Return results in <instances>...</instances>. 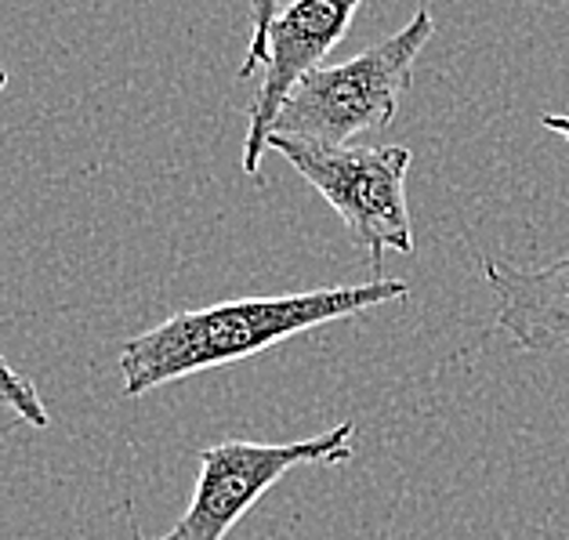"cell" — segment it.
Wrapping results in <instances>:
<instances>
[{
  "label": "cell",
  "mask_w": 569,
  "mask_h": 540,
  "mask_svg": "<svg viewBox=\"0 0 569 540\" xmlns=\"http://www.w3.org/2000/svg\"><path fill=\"white\" fill-rule=\"evenodd\" d=\"M402 298H410V287L402 280H373L359 287H319L280 298H236L207 304V309L178 312L120 344V392L123 399H142L160 384L240 363V359L269 352L272 344L287 338L309 334L316 327L363 316Z\"/></svg>",
  "instance_id": "obj_1"
},
{
  "label": "cell",
  "mask_w": 569,
  "mask_h": 540,
  "mask_svg": "<svg viewBox=\"0 0 569 540\" xmlns=\"http://www.w3.org/2000/svg\"><path fill=\"white\" fill-rule=\"evenodd\" d=\"M436 37L428 8L385 37L381 44L359 51L338 66L309 69L276 113L272 134H298L323 146H352V138L392 128L402 91L413 80V62Z\"/></svg>",
  "instance_id": "obj_2"
},
{
  "label": "cell",
  "mask_w": 569,
  "mask_h": 540,
  "mask_svg": "<svg viewBox=\"0 0 569 540\" xmlns=\"http://www.w3.org/2000/svg\"><path fill=\"white\" fill-rule=\"evenodd\" d=\"M266 149L295 168L319 197L338 211L352 243L381 269L388 251L413 254V226L407 207V146H323L298 134H269Z\"/></svg>",
  "instance_id": "obj_3"
},
{
  "label": "cell",
  "mask_w": 569,
  "mask_h": 540,
  "mask_svg": "<svg viewBox=\"0 0 569 540\" xmlns=\"http://www.w3.org/2000/svg\"><path fill=\"white\" fill-rule=\"evenodd\" d=\"M356 450V424L341 421L323 436L295 442L229 439L200 453L197 487L186 516L160 540H226L229 530L295 468H338ZM142 540V537H138Z\"/></svg>",
  "instance_id": "obj_4"
},
{
  "label": "cell",
  "mask_w": 569,
  "mask_h": 540,
  "mask_svg": "<svg viewBox=\"0 0 569 540\" xmlns=\"http://www.w3.org/2000/svg\"><path fill=\"white\" fill-rule=\"evenodd\" d=\"M359 4L363 0H290L287 8H280L266 40L261 84L251 102V117H247L243 174H258L283 99L309 69L323 66L330 48L349 33Z\"/></svg>",
  "instance_id": "obj_5"
},
{
  "label": "cell",
  "mask_w": 569,
  "mask_h": 540,
  "mask_svg": "<svg viewBox=\"0 0 569 540\" xmlns=\"http://www.w3.org/2000/svg\"><path fill=\"white\" fill-rule=\"evenodd\" d=\"M482 280L493 290L497 327L526 352L569 344V258L522 269L501 258H482Z\"/></svg>",
  "instance_id": "obj_6"
},
{
  "label": "cell",
  "mask_w": 569,
  "mask_h": 540,
  "mask_svg": "<svg viewBox=\"0 0 569 540\" xmlns=\"http://www.w3.org/2000/svg\"><path fill=\"white\" fill-rule=\"evenodd\" d=\"M4 84H8V73L0 69V91H4ZM0 407H8L22 424H30V428L51 424V413L44 407V399H40L37 384L26 381L22 373L4 359V352H0Z\"/></svg>",
  "instance_id": "obj_7"
},
{
  "label": "cell",
  "mask_w": 569,
  "mask_h": 540,
  "mask_svg": "<svg viewBox=\"0 0 569 540\" xmlns=\"http://www.w3.org/2000/svg\"><path fill=\"white\" fill-rule=\"evenodd\" d=\"M276 16H280V0H251V44H247L243 62L236 69L240 77H254L266 66V40Z\"/></svg>",
  "instance_id": "obj_8"
},
{
  "label": "cell",
  "mask_w": 569,
  "mask_h": 540,
  "mask_svg": "<svg viewBox=\"0 0 569 540\" xmlns=\"http://www.w3.org/2000/svg\"><path fill=\"white\" fill-rule=\"evenodd\" d=\"M540 123H545L548 131L559 134L562 142H569V117L566 113H545V117H540Z\"/></svg>",
  "instance_id": "obj_9"
}]
</instances>
